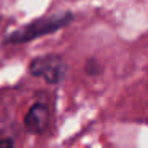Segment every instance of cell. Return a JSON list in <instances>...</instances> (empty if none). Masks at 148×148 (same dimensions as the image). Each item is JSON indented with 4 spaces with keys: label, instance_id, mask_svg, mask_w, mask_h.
I'll list each match as a JSON object with an SVG mask.
<instances>
[{
    "label": "cell",
    "instance_id": "6da1fadb",
    "mask_svg": "<svg viewBox=\"0 0 148 148\" xmlns=\"http://www.w3.org/2000/svg\"><path fill=\"white\" fill-rule=\"evenodd\" d=\"M73 19L70 13H62V14H53L49 18L45 19H38L32 24H27L26 27H23L21 30H16L14 34H11L8 37V42L10 43H21V42H29L34 40L40 35H46V34H51L54 30L61 29V27L67 26L70 21Z\"/></svg>",
    "mask_w": 148,
    "mask_h": 148
},
{
    "label": "cell",
    "instance_id": "7a4b0ae2",
    "mask_svg": "<svg viewBox=\"0 0 148 148\" xmlns=\"http://www.w3.org/2000/svg\"><path fill=\"white\" fill-rule=\"evenodd\" d=\"M30 73L43 78L49 84H59L67 75V64L58 54L38 56L30 62Z\"/></svg>",
    "mask_w": 148,
    "mask_h": 148
},
{
    "label": "cell",
    "instance_id": "3957f363",
    "mask_svg": "<svg viewBox=\"0 0 148 148\" xmlns=\"http://www.w3.org/2000/svg\"><path fill=\"white\" fill-rule=\"evenodd\" d=\"M49 121H51V113L45 103H34L29 108L26 118H24V126L30 134H43L48 129Z\"/></svg>",
    "mask_w": 148,
    "mask_h": 148
},
{
    "label": "cell",
    "instance_id": "277c9868",
    "mask_svg": "<svg viewBox=\"0 0 148 148\" xmlns=\"http://www.w3.org/2000/svg\"><path fill=\"white\" fill-rule=\"evenodd\" d=\"M14 147V142L11 138H2L0 140V148H13Z\"/></svg>",
    "mask_w": 148,
    "mask_h": 148
}]
</instances>
